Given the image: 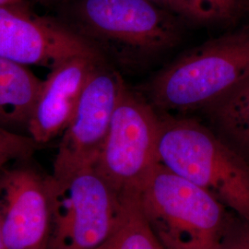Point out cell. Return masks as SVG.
Returning a JSON list of instances; mask_svg holds the SVG:
<instances>
[{"mask_svg":"<svg viewBox=\"0 0 249 249\" xmlns=\"http://www.w3.org/2000/svg\"><path fill=\"white\" fill-rule=\"evenodd\" d=\"M214 249H249V221H231Z\"/></svg>","mask_w":249,"mask_h":249,"instance_id":"cell-16","label":"cell"},{"mask_svg":"<svg viewBox=\"0 0 249 249\" xmlns=\"http://www.w3.org/2000/svg\"><path fill=\"white\" fill-rule=\"evenodd\" d=\"M240 0H176L177 14L198 23H216L232 18Z\"/></svg>","mask_w":249,"mask_h":249,"instance_id":"cell-14","label":"cell"},{"mask_svg":"<svg viewBox=\"0 0 249 249\" xmlns=\"http://www.w3.org/2000/svg\"><path fill=\"white\" fill-rule=\"evenodd\" d=\"M124 84L107 60L96 65L63 132L51 174L53 182H66L80 170L94 166Z\"/></svg>","mask_w":249,"mask_h":249,"instance_id":"cell-7","label":"cell"},{"mask_svg":"<svg viewBox=\"0 0 249 249\" xmlns=\"http://www.w3.org/2000/svg\"><path fill=\"white\" fill-rule=\"evenodd\" d=\"M158 154L161 164L249 221V161L213 130L166 113L160 116Z\"/></svg>","mask_w":249,"mask_h":249,"instance_id":"cell-3","label":"cell"},{"mask_svg":"<svg viewBox=\"0 0 249 249\" xmlns=\"http://www.w3.org/2000/svg\"><path fill=\"white\" fill-rule=\"evenodd\" d=\"M119 200L114 230L96 249H163L143 211L140 195L120 196Z\"/></svg>","mask_w":249,"mask_h":249,"instance_id":"cell-13","label":"cell"},{"mask_svg":"<svg viewBox=\"0 0 249 249\" xmlns=\"http://www.w3.org/2000/svg\"><path fill=\"white\" fill-rule=\"evenodd\" d=\"M0 7L29 8L26 0H0Z\"/></svg>","mask_w":249,"mask_h":249,"instance_id":"cell-18","label":"cell"},{"mask_svg":"<svg viewBox=\"0 0 249 249\" xmlns=\"http://www.w3.org/2000/svg\"><path fill=\"white\" fill-rule=\"evenodd\" d=\"M38 3H41L42 5L45 6H62L64 3H66L68 0H35Z\"/></svg>","mask_w":249,"mask_h":249,"instance_id":"cell-20","label":"cell"},{"mask_svg":"<svg viewBox=\"0 0 249 249\" xmlns=\"http://www.w3.org/2000/svg\"><path fill=\"white\" fill-rule=\"evenodd\" d=\"M140 198L160 243L215 249L231 223L227 208L213 194L160 162Z\"/></svg>","mask_w":249,"mask_h":249,"instance_id":"cell-4","label":"cell"},{"mask_svg":"<svg viewBox=\"0 0 249 249\" xmlns=\"http://www.w3.org/2000/svg\"><path fill=\"white\" fill-rule=\"evenodd\" d=\"M43 83L27 66L0 57V127L28 135Z\"/></svg>","mask_w":249,"mask_h":249,"instance_id":"cell-11","label":"cell"},{"mask_svg":"<svg viewBox=\"0 0 249 249\" xmlns=\"http://www.w3.org/2000/svg\"><path fill=\"white\" fill-rule=\"evenodd\" d=\"M0 249H9L6 244V242L3 238V235H2V232H1V228H0Z\"/></svg>","mask_w":249,"mask_h":249,"instance_id":"cell-21","label":"cell"},{"mask_svg":"<svg viewBox=\"0 0 249 249\" xmlns=\"http://www.w3.org/2000/svg\"><path fill=\"white\" fill-rule=\"evenodd\" d=\"M249 77V27L184 53L143 87V96L165 113L203 110Z\"/></svg>","mask_w":249,"mask_h":249,"instance_id":"cell-2","label":"cell"},{"mask_svg":"<svg viewBox=\"0 0 249 249\" xmlns=\"http://www.w3.org/2000/svg\"><path fill=\"white\" fill-rule=\"evenodd\" d=\"M40 148L30 136L0 127V169L16 160L33 157Z\"/></svg>","mask_w":249,"mask_h":249,"instance_id":"cell-15","label":"cell"},{"mask_svg":"<svg viewBox=\"0 0 249 249\" xmlns=\"http://www.w3.org/2000/svg\"><path fill=\"white\" fill-rule=\"evenodd\" d=\"M203 112L214 132L249 161V77Z\"/></svg>","mask_w":249,"mask_h":249,"instance_id":"cell-12","label":"cell"},{"mask_svg":"<svg viewBox=\"0 0 249 249\" xmlns=\"http://www.w3.org/2000/svg\"><path fill=\"white\" fill-rule=\"evenodd\" d=\"M154 4L160 6L163 9H168L171 12L177 14V8H176V0H150Z\"/></svg>","mask_w":249,"mask_h":249,"instance_id":"cell-19","label":"cell"},{"mask_svg":"<svg viewBox=\"0 0 249 249\" xmlns=\"http://www.w3.org/2000/svg\"><path fill=\"white\" fill-rule=\"evenodd\" d=\"M163 249H214L182 243H161Z\"/></svg>","mask_w":249,"mask_h":249,"instance_id":"cell-17","label":"cell"},{"mask_svg":"<svg viewBox=\"0 0 249 249\" xmlns=\"http://www.w3.org/2000/svg\"><path fill=\"white\" fill-rule=\"evenodd\" d=\"M160 116L142 92L125 84L94 168L118 196L140 195L160 163Z\"/></svg>","mask_w":249,"mask_h":249,"instance_id":"cell-5","label":"cell"},{"mask_svg":"<svg viewBox=\"0 0 249 249\" xmlns=\"http://www.w3.org/2000/svg\"><path fill=\"white\" fill-rule=\"evenodd\" d=\"M32 157L0 169V228L9 249H46L51 228V175Z\"/></svg>","mask_w":249,"mask_h":249,"instance_id":"cell-8","label":"cell"},{"mask_svg":"<svg viewBox=\"0 0 249 249\" xmlns=\"http://www.w3.org/2000/svg\"><path fill=\"white\" fill-rule=\"evenodd\" d=\"M80 55L106 58L96 45L58 18L36 15L29 8L0 7V57L52 70Z\"/></svg>","mask_w":249,"mask_h":249,"instance_id":"cell-9","label":"cell"},{"mask_svg":"<svg viewBox=\"0 0 249 249\" xmlns=\"http://www.w3.org/2000/svg\"><path fill=\"white\" fill-rule=\"evenodd\" d=\"M106 58L74 56L55 67L44 80L31 117L28 135L40 146L62 135L78 107L96 65Z\"/></svg>","mask_w":249,"mask_h":249,"instance_id":"cell-10","label":"cell"},{"mask_svg":"<svg viewBox=\"0 0 249 249\" xmlns=\"http://www.w3.org/2000/svg\"><path fill=\"white\" fill-rule=\"evenodd\" d=\"M64 23L124 66L148 62L181 40L175 13L150 0H68Z\"/></svg>","mask_w":249,"mask_h":249,"instance_id":"cell-1","label":"cell"},{"mask_svg":"<svg viewBox=\"0 0 249 249\" xmlns=\"http://www.w3.org/2000/svg\"><path fill=\"white\" fill-rule=\"evenodd\" d=\"M120 200L93 166L63 183L51 177V228L46 249H96L116 225Z\"/></svg>","mask_w":249,"mask_h":249,"instance_id":"cell-6","label":"cell"}]
</instances>
